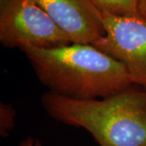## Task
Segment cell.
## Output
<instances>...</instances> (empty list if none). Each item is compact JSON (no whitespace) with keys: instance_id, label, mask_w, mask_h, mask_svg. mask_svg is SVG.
Segmentation results:
<instances>
[{"instance_id":"1","label":"cell","mask_w":146,"mask_h":146,"mask_svg":"<svg viewBox=\"0 0 146 146\" xmlns=\"http://www.w3.org/2000/svg\"><path fill=\"white\" fill-rule=\"evenodd\" d=\"M21 50L49 92L65 98L102 99L134 85L122 63L91 44Z\"/></svg>"},{"instance_id":"2","label":"cell","mask_w":146,"mask_h":146,"mask_svg":"<svg viewBox=\"0 0 146 146\" xmlns=\"http://www.w3.org/2000/svg\"><path fill=\"white\" fill-rule=\"evenodd\" d=\"M42 102L51 118L86 130L99 146H146V89L131 85L108 98L89 101L48 91Z\"/></svg>"},{"instance_id":"3","label":"cell","mask_w":146,"mask_h":146,"mask_svg":"<svg viewBox=\"0 0 146 146\" xmlns=\"http://www.w3.org/2000/svg\"><path fill=\"white\" fill-rule=\"evenodd\" d=\"M0 42L7 48H56L72 44L34 0H0Z\"/></svg>"},{"instance_id":"4","label":"cell","mask_w":146,"mask_h":146,"mask_svg":"<svg viewBox=\"0 0 146 146\" xmlns=\"http://www.w3.org/2000/svg\"><path fill=\"white\" fill-rule=\"evenodd\" d=\"M105 35L94 46L121 63L134 85L146 89V21L102 13Z\"/></svg>"},{"instance_id":"5","label":"cell","mask_w":146,"mask_h":146,"mask_svg":"<svg viewBox=\"0 0 146 146\" xmlns=\"http://www.w3.org/2000/svg\"><path fill=\"white\" fill-rule=\"evenodd\" d=\"M72 43L94 45L105 35L102 12L91 0H34Z\"/></svg>"},{"instance_id":"6","label":"cell","mask_w":146,"mask_h":146,"mask_svg":"<svg viewBox=\"0 0 146 146\" xmlns=\"http://www.w3.org/2000/svg\"><path fill=\"white\" fill-rule=\"evenodd\" d=\"M103 13L115 16H137V0H91Z\"/></svg>"},{"instance_id":"7","label":"cell","mask_w":146,"mask_h":146,"mask_svg":"<svg viewBox=\"0 0 146 146\" xmlns=\"http://www.w3.org/2000/svg\"><path fill=\"white\" fill-rule=\"evenodd\" d=\"M16 110L10 103L0 104V135L6 138L15 127Z\"/></svg>"},{"instance_id":"8","label":"cell","mask_w":146,"mask_h":146,"mask_svg":"<svg viewBox=\"0 0 146 146\" xmlns=\"http://www.w3.org/2000/svg\"><path fill=\"white\" fill-rule=\"evenodd\" d=\"M138 15L146 21V0H137Z\"/></svg>"},{"instance_id":"9","label":"cell","mask_w":146,"mask_h":146,"mask_svg":"<svg viewBox=\"0 0 146 146\" xmlns=\"http://www.w3.org/2000/svg\"><path fill=\"white\" fill-rule=\"evenodd\" d=\"M18 146H42V144L38 140L33 139L31 136H29L25 140L21 141Z\"/></svg>"}]
</instances>
